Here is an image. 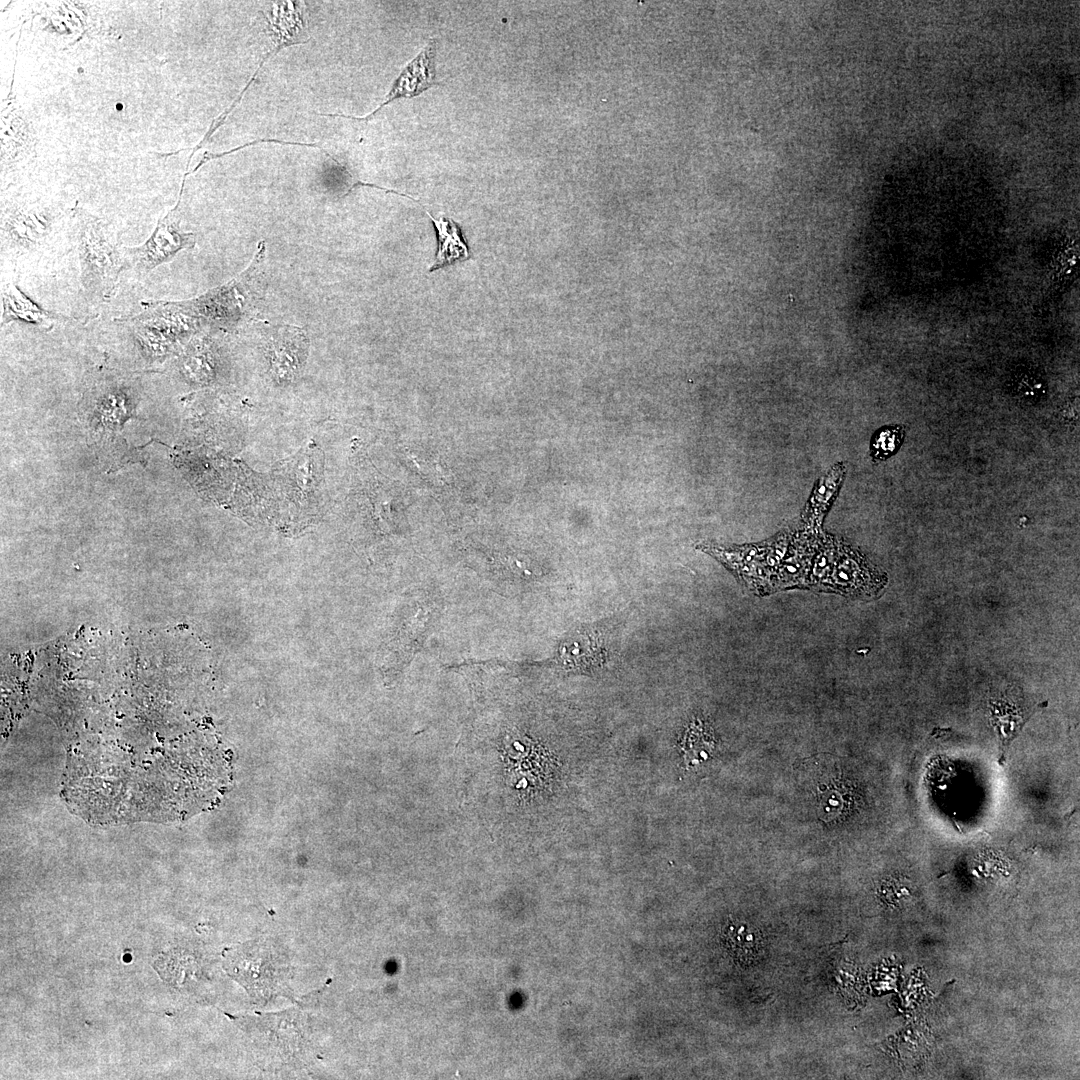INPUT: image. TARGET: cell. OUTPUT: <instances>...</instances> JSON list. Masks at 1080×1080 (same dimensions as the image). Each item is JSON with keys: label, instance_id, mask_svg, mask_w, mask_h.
Masks as SVG:
<instances>
[{"label": "cell", "instance_id": "cell-1", "mask_svg": "<svg viewBox=\"0 0 1080 1080\" xmlns=\"http://www.w3.org/2000/svg\"><path fill=\"white\" fill-rule=\"evenodd\" d=\"M224 966L257 1000H269L287 988L289 967L286 958L266 942L228 949Z\"/></svg>", "mask_w": 1080, "mask_h": 1080}, {"label": "cell", "instance_id": "cell-2", "mask_svg": "<svg viewBox=\"0 0 1080 1080\" xmlns=\"http://www.w3.org/2000/svg\"><path fill=\"white\" fill-rule=\"evenodd\" d=\"M81 278L87 291L108 297L114 290L123 261L115 244L96 227L81 230L79 237Z\"/></svg>", "mask_w": 1080, "mask_h": 1080}, {"label": "cell", "instance_id": "cell-3", "mask_svg": "<svg viewBox=\"0 0 1080 1080\" xmlns=\"http://www.w3.org/2000/svg\"><path fill=\"white\" fill-rule=\"evenodd\" d=\"M697 549L719 561L754 594L765 596L774 593V577L765 559V541L739 546L705 542L698 544Z\"/></svg>", "mask_w": 1080, "mask_h": 1080}, {"label": "cell", "instance_id": "cell-4", "mask_svg": "<svg viewBox=\"0 0 1080 1080\" xmlns=\"http://www.w3.org/2000/svg\"><path fill=\"white\" fill-rule=\"evenodd\" d=\"M886 575L858 550L839 542L828 592L854 598H874L885 588Z\"/></svg>", "mask_w": 1080, "mask_h": 1080}, {"label": "cell", "instance_id": "cell-5", "mask_svg": "<svg viewBox=\"0 0 1080 1080\" xmlns=\"http://www.w3.org/2000/svg\"><path fill=\"white\" fill-rule=\"evenodd\" d=\"M435 55H436V40L434 38L429 39L425 47L420 53L414 57L406 66L402 69L399 76L396 78L384 101L371 113L364 117H355L344 114H325L319 113L321 116L330 117H342L354 120H368L375 115L384 106L397 99L402 98H414L425 90L431 88L434 85H438L436 81L435 71Z\"/></svg>", "mask_w": 1080, "mask_h": 1080}, {"label": "cell", "instance_id": "cell-6", "mask_svg": "<svg viewBox=\"0 0 1080 1080\" xmlns=\"http://www.w3.org/2000/svg\"><path fill=\"white\" fill-rule=\"evenodd\" d=\"M307 348V336L298 327L281 326L272 333L266 344V354L278 382L291 381L300 372Z\"/></svg>", "mask_w": 1080, "mask_h": 1080}, {"label": "cell", "instance_id": "cell-7", "mask_svg": "<svg viewBox=\"0 0 1080 1080\" xmlns=\"http://www.w3.org/2000/svg\"><path fill=\"white\" fill-rule=\"evenodd\" d=\"M819 533L803 528L792 532L787 552L777 571L774 592L807 589Z\"/></svg>", "mask_w": 1080, "mask_h": 1080}, {"label": "cell", "instance_id": "cell-8", "mask_svg": "<svg viewBox=\"0 0 1080 1080\" xmlns=\"http://www.w3.org/2000/svg\"><path fill=\"white\" fill-rule=\"evenodd\" d=\"M195 240L191 233H183L172 222L160 224L154 234L142 245L124 248L139 272L149 273L157 266L170 261L177 252L192 248Z\"/></svg>", "mask_w": 1080, "mask_h": 1080}, {"label": "cell", "instance_id": "cell-9", "mask_svg": "<svg viewBox=\"0 0 1080 1080\" xmlns=\"http://www.w3.org/2000/svg\"><path fill=\"white\" fill-rule=\"evenodd\" d=\"M846 475V465L838 462L820 476L801 515L802 528L810 532L822 531V523L834 503Z\"/></svg>", "mask_w": 1080, "mask_h": 1080}, {"label": "cell", "instance_id": "cell-10", "mask_svg": "<svg viewBox=\"0 0 1080 1080\" xmlns=\"http://www.w3.org/2000/svg\"><path fill=\"white\" fill-rule=\"evenodd\" d=\"M558 659L567 669L590 672L605 663L606 650L597 631L583 628L561 644Z\"/></svg>", "mask_w": 1080, "mask_h": 1080}, {"label": "cell", "instance_id": "cell-11", "mask_svg": "<svg viewBox=\"0 0 1080 1080\" xmlns=\"http://www.w3.org/2000/svg\"><path fill=\"white\" fill-rule=\"evenodd\" d=\"M2 323L19 320L43 328H51L58 315L42 310L13 284H7L2 293Z\"/></svg>", "mask_w": 1080, "mask_h": 1080}, {"label": "cell", "instance_id": "cell-12", "mask_svg": "<svg viewBox=\"0 0 1080 1080\" xmlns=\"http://www.w3.org/2000/svg\"><path fill=\"white\" fill-rule=\"evenodd\" d=\"M426 213L438 237V251L430 271L469 259L468 248L462 239L459 226L451 219L444 217L435 219L429 212Z\"/></svg>", "mask_w": 1080, "mask_h": 1080}, {"label": "cell", "instance_id": "cell-13", "mask_svg": "<svg viewBox=\"0 0 1080 1080\" xmlns=\"http://www.w3.org/2000/svg\"><path fill=\"white\" fill-rule=\"evenodd\" d=\"M840 539L820 532L812 560L808 590L828 592L830 577L836 562Z\"/></svg>", "mask_w": 1080, "mask_h": 1080}, {"label": "cell", "instance_id": "cell-14", "mask_svg": "<svg viewBox=\"0 0 1080 1080\" xmlns=\"http://www.w3.org/2000/svg\"><path fill=\"white\" fill-rule=\"evenodd\" d=\"M906 429L901 424L886 425L878 429L870 441L873 462L885 461L893 456L903 444Z\"/></svg>", "mask_w": 1080, "mask_h": 1080}]
</instances>
